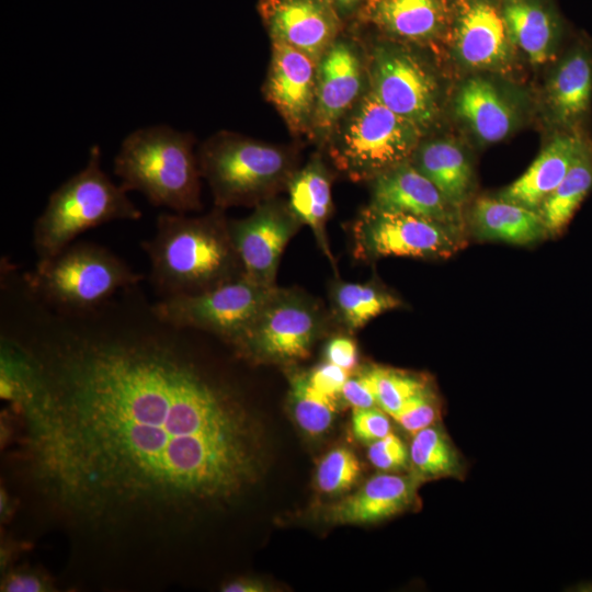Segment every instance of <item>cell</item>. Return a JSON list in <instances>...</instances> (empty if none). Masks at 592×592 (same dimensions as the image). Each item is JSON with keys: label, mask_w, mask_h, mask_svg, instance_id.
<instances>
[{"label": "cell", "mask_w": 592, "mask_h": 592, "mask_svg": "<svg viewBox=\"0 0 592 592\" xmlns=\"http://www.w3.org/2000/svg\"><path fill=\"white\" fill-rule=\"evenodd\" d=\"M548 101L561 123L580 119L592 99V60L581 48L567 54L555 68L548 82Z\"/></svg>", "instance_id": "4316f807"}, {"label": "cell", "mask_w": 592, "mask_h": 592, "mask_svg": "<svg viewBox=\"0 0 592 592\" xmlns=\"http://www.w3.org/2000/svg\"><path fill=\"white\" fill-rule=\"evenodd\" d=\"M300 226L287 202L276 197L255 205L242 219L229 220L243 276L264 287L276 286L281 257Z\"/></svg>", "instance_id": "7c38bea8"}, {"label": "cell", "mask_w": 592, "mask_h": 592, "mask_svg": "<svg viewBox=\"0 0 592 592\" xmlns=\"http://www.w3.org/2000/svg\"><path fill=\"white\" fill-rule=\"evenodd\" d=\"M367 457L377 469L395 471L407 466L409 453L399 436L391 432L369 444Z\"/></svg>", "instance_id": "836d02e7"}, {"label": "cell", "mask_w": 592, "mask_h": 592, "mask_svg": "<svg viewBox=\"0 0 592 592\" xmlns=\"http://www.w3.org/2000/svg\"><path fill=\"white\" fill-rule=\"evenodd\" d=\"M454 103L457 115L482 143L501 141L515 127L514 109L485 78L467 79L459 87Z\"/></svg>", "instance_id": "cb8c5ba5"}, {"label": "cell", "mask_w": 592, "mask_h": 592, "mask_svg": "<svg viewBox=\"0 0 592 592\" xmlns=\"http://www.w3.org/2000/svg\"><path fill=\"white\" fill-rule=\"evenodd\" d=\"M423 134L385 106L368 88L339 122L325 146L339 172L354 182H371L410 161Z\"/></svg>", "instance_id": "8992f818"}, {"label": "cell", "mask_w": 592, "mask_h": 592, "mask_svg": "<svg viewBox=\"0 0 592 592\" xmlns=\"http://www.w3.org/2000/svg\"><path fill=\"white\" fill-rule=\"evenodd\" d=\"M361 474V463L355 454L346 447H335L318 464L316 485L321 492L335 496L352 489Z\"/></svg>", "instance_id": "1f68e13d"}, {"label": "cell", "mask_w": 592, "mask_h": 592, "mask_svg": "<svg viewBox=\"0 0 592 592\" xmlns=\"http://www.w3.org/2000/svg\"><path fill=\"white\" fill-rule=\"evenodd\" d=\"M502 18L513 45L534 65L545 64L557 49L558 30L551 14L534 0H506Z\"/></svg>", "instance_id": "484cf974"}, {"label": "cell", "mask_w": 592, "mask_h": 592, "mask_svg": "<svg viewBox=\"0 0 592 592\" xmlns=\"http://www.w3.org/2000/svg\"><path fill=\"white\" fill-rule=\"evenodd\" d=\"M340 396L352 406L353 409H366L377 406L372 385L364 371L349 376L342 387Z\"/></svg>", "instance_id": "f35d334b"}, {"label": "cell", "mask_w": 592, "mask_h": 592, "mask_svg": "<svg viewBox=\"0 0 592 592\" xmlns=\"http://www.w3.org/2000/svg\"><path fill=\"white\" fill-rule=\"evenodd\" d=\"M371 182V205L431 218L466 230L463 213L452 206L411 161L382 173Z\"/></svg>", "instance_id": "2e32d148"}, {"label": "cell", "mask_w": 592, "mask_h": 592, "mask_svg": "<svg viewBox=\"0 0 592 592\" xmlns=\"http://www.w3.org/2000/svg\"><path fill=\"white\" fill-rule=\"evenodd\" d=\"M367 65L358 45L339 36L318 61L310 139L325 146L344 115L368 89Z\"/></svg>", "instance_id": "4fadbf2b"}, {"label": "cell", "mask_w": 592, "mask_h": 592, "mask_svg": "<svg viewBox=\"0 0 592 592\" xmlns=\"http://www.w3.org/2000/svg\"><path fill=\"white\" fill-rule=\"evenodd\" d=\"M0 587L5 592H44L57 588L46 572L23 566L5 570Z\"/></svg>", "instance_id": "d590c367"}, {"label": "cell", "mask_w": 592, "mask_h": 592, "mask_svg": "<svg viewBox=\"0 0 592 592\" xmlns=\"http://www.w3.org/2000/svg\"><path fill=\"white\" fill-rule=\"evenodd\" d=\"M318 61L282 43L272 42L264 84L266 100L295 136L310 139L317 89Z\"/></svg>", "instance_id": "5bb4252c"}, {"label": "cell", "mask_w": 592, "mask_h": 592, "mask_svg": "<svg viewBox=\"0 0 592 592\" xmlns=\"http://www.w3.org/2000/svg\"><path fill=\"white\" fill-rule=\"evenodd\" d=\"M422 480L409 476L379 474L355 493L331 505L327 519L337 524H369L391 517L412 505Z\"/></svg>", "instance_id": "ac0fdd59"}, {"label": "cell", "mask_w": 592, "mask_h": 592, "mask_svg": "<svg viewBox=\"0 0 592 592\" xmlns=\"http://www.w3.org/2000/svg\"><path fill=\"white\" fill-rule=\"evenodd\" d=\"M592 190V150L588 147L538 208L549 238L560 236Z\"/></svg>", "instance_id": "83f0119b"}, {"label": "cell", "mask_w": 592, "mask_h": 592, "mask_svg": "<svg viewBox=\"0 0 592 592\" xmlns=\"http://www.w3.org/2000/svg\"><path fill=\"white\" fill-rule=\"evenodd\" d=\"M368 88L389 110L423 133L440 112L437 82L429 68L397 44H377L366 60Z\"/></svg>", "instance_id": "8fae6325"}, {"label": "cell", "mask_w": 592, "mask_h": 592, "mask_svg": "<svg viewBox=\"0 0 592 592\" xmlns=\"http://www.w3.org/2000/svg\"><path fill=\"white\" fill-rule=\"evenodd\" d=\"M289 400L299 428L310 436L323 434L331 426L337 412V398L315 389L307 373L289 376Z\"/></svg>", "instance_id": "f546056e"}, {"label": "cell", "mask_w": 592, "mask_h": 592, "mask_svg": "<svg viewBox=\"0 0 592 592\" xmlns=\"http://www.w3.org/2000/svg\"><path fill=\"white\" fill-rule=\"evenodd\" d=\"M334 325L330 310L299 288L275 287L254 321L232 344L253 361L306 360L315 343Z\"/></svg>", "instance_id": "ba28073f"}, {"label": "cell", "mask_w": 592, "mask_h": 592, "mask_svg": "<svg viewBox=\"0 0 592 592\" xmlns=\"http://www.w3.org/2000/svg\"><path fill=\"white\" fill-rule=\"evenodd\" d=\"M327 362L352 372L358 362V349L355 340L349 334H335L331 337L323 350Z\"/></svg>", "instance_id": "74e56055"}, {"label": "cell", "mask_w": 592, "mask_h": 592, "mask_svg": "<svg viewBox=\"0 0 592 592\" xmlns=\"http://www.w3.org/2000/svg\"><path fill=\"white\" fill-rule=\"evenodd\" d=\"M220 590L225 592H264L269 589L267 585L260 580L239 578L224 583Z\"/></svg>", "instance_id": "ab89813d"}, {"label": "cell", "mask_w": 592, "mask_h": 592, "mask_svg": "<svg viewBox=\"0 0 592 592\" xmlns=\"http://www.w3.org/2000/svg\"><path fill=\"white\" fill-rule=\"evenodd\" d=\"M275 287H264L241 276L202 293L163 297L151 311L172 328L207 331L234 344L254 321Z\"/></svg>", "instance_id": "30bf717a"}, {"label": "cell", "mask_w": 592, "mask_h": 592, "mask_svg": "<svg viewBox=\"0 0 592 592\" xmlns=\"http://www.w3.org/2000/svg\"><path fill=\"white\" fill-rule=\"evenodd\" d=\"M341 18L358 12L367 0H328Z\"/></svg>", "instance_id": "60d3db41"}, {"label": "cell", "mask_w": 592, "mask_h": 592, "mask_svg": "<svg viewBox=\"0 0 592 592\" xmlns=\"http://www.w3.org/2000/svg\"><path fill=\"white\" fill-rule=\"evenodd\" d=\"M467 242L465 229L371 204L352 225L353 255L363 262L387 257L444 260L464 249Z\"/></svg>", "instance_id": "9c48e42d"}, {"label": "cell", "mask_w": 592, "mask_h": 592, "mask_svg": "<svg viewBox=\"0 0 592 592\" xmlns=\"http://www.w3.org/2000/svg\"><path fill=\"white\" fill-rule=\"evenodd\" d=\"M202 178L215 206H251L276 197L298 169L295 148L221 130L197 151Z\"/></svg>", "instance_id": "277c9868"}, {"label": "cell", "mask_w": 592, "mask_h": 592, "mask_svg": "<svg viewBox=\"0 0 592 592\" xmlns=\"http://www.w3.org/2000/svg\"><path fill=\"white\" fill-rule=\"evenodd\" d=\"M412 435L409 459L422 481L463 473L460 456L441 429L431 425Z\"/></svg>", "instance_id": "f1b7e54d"}, {"label": "cell", "mask_w": 592, "mask_h": 592, "mask_svg": "<svg viewBox=\"0 0 592 592\" xmlns=\"http://www.w3.org/2000/svg\"><path fill=\"white\" fill-rule=\"evenodd\" d=\"M363 371L372 385L377 407L391 418L410 397L429 384L424 376L402 369L372 365Z\"/></svg>", "instance_id": "4dcf8cb0"}, {"label": "cell", "mask_w": 592, "mask_h": 592, "mask_svg": "<svg viewBox=\"0 0 592 592\" xmlns=\"http://www.w3.org/2000/svg\"><path fill=\"white\" fill-rule=\"evenodd\" d=\"M195 138L167 125L128 134L114 159V173L126 191H138L155 206L175 213L201 210V170Z\"/></svg>", "instance_id": "3957f363"}, {"label": "cell", "mask_w": 592, "mask_h": 592, "mask_svg": "<svg viewBox=\"0 0 592 592\" xmlns=\"http://www.w3.org/2000/svg\"><path fill=\"white\" fill-rule=\"evenodd\" d=\"M258 10L272 42L316 61L340 36L341 16L328 0H260Z\"/></svg>", "instance_id": "9a60e30c"}, {"label": "cell", "mask_w": 592, "mask_h": 592, "mask_svg": "<svg viewBox=\"0 0 592 592\" xmlns=\"http://www.w3.org/2000/svg\"><path fill=\"white\" fill-rule=\"evenodd\" d=\"M389 417L379 407L353 409L352 430L355 437L366 443H373L385 437L391 433Z\"/></svg>", "instance_id": "e575fe53"}, {"label": "cell", "mask_w": 592, "mask_h": 592, "mask_svg": "<svg viewBox=\"0 0 592 592\" xmlns=\"http://www.w3.org/2000/svg\"><path fill=\"white\" fill-rule=\"evenodd\" d=\"M410 161L462 212L473 194L475 172L468 155L457 143L448 138L421 140Z\"/></svg>", "instance_id": "603a6c76"}, {"label": "cell", "mask_w": 592, "mask_h": 592, "mask_svg": "<svg viewBox=\"0 0 592 592\" xmlns=\"http://www.w3.org/2000/svg\"><path fill=\"white\" fill-rule=\"evenodd\" d=\"M332 174L321 155H314L298 168L286 187L287 204L301 223L312 231L316 242L335 274L337 264L327 238L326 226L332 212Z\"/></svg>", "instance_id": "7402d4cb"}, {"label": "cell", "mask_w": 592, "mask_h": 592, "mask_svg": "<svg viewBox=\"0 0 592 592\" xmlns=\"http://www.w3.org/2000/svg\"><path fill=\"white\" fill-rule=\"evenodd\" d=\"M512 45L502 14L492 4L473 0L463 5L455 34V52L463 65L500 69L510 61Z\"/></svg>", "instance_id": "e0dca14e"}, {"label": "cell", "mask_w": 592, "mask_h": 592, "mask_svg": "<svg viewBox=\"0 0 592 592\" xmlns=\"http://www.w3.org/2000/svg\"><path fill=\"white\" fill-rule=\"evenodd\" d=\"M143 280L104 247L71 243L55 257L38 261L26 276L31 291L45 301L70 311L95 308L117 289Z\"/></svg>", "instance_id": "52a82bcc"}, {"label": "cell", "mask_w": 592, "mask_h": 592, "mask_svg": "<svg viewBox=\"0 0 592 592\" xmlns=\"http://www.w3.org/2000/svg\"><path fill=\"white\" fill-rule=\"evenodd\" d=\"M329 300L334 325L350 333L402 306L401 299L377 280L353 283L335 278L329 287Z\"/></svg>", "instance_id": "d4e9b609"}, {"label": "cell", "mask_w": 592, "mask_h": 592, "mask_svg": "<svg viewBox=\"0 0 592 592\" xmlns=\"http://www.w3.org/2000/svg\"><path fill=\"white\" fill-rule=\"evenodd\" d=\"M467 235L480 242L534 246L549 238L538 210L500 197H479L465 219Z\"/></svg>", "instance_id": "d6986e66"}, {"label": "cell", "mask_w": 592, "mask_h": 592, "mask_svg": "<svg viewBox=\"0 0 592 592\" xmlns=\"http://www.w3.org/2000/svg\"><path fill=\"white\" fill-rule=\"evenodd\" d=\"M588 147L577 135L555 137L524 173L502 190L498 197L538 210Z\"/></svg>", "instance_id": "ffe728a7"}, {"label": "cell", "mask_w": 592, "mask_h": 592, "mask_svg": "<svg viewBox=\"0 0 592 592\" xmlns=\"http://www.w3.org/2000/svg\"><path fill=\"white\" fill-rule=\"evenodd\" d=\"M358 12L383 33L412 43L436 38L446 22L444 0H367Z\"/></svg>", "instance_id": "44dd1931"}, {"label": "cell", "mask_w": 592, "mask_h": 592, "mask_svg": "<svg viewBox=\"0 0 592 592\" xmlns=\"http://www.w3.org/2000/svg\"><path fill=\"white\" fill-rule=\"evenodd\" d=\"M101 167V150L92 146L86 167L48 197L33 228L38 261L66 249L83 231L113 220H137L141 212Z\"/></svg>", "instance_id": "5b68a950"}, {"label": "cell", "mask_w": 592, "mask_h": 592, "mask_svg": "<svg viewBox=\"0 0 592 592\" xmlns=\"http://www.w3.org/2000/svg\"><path fill=\"white\" fill-rule=\"evenodd\" d=\"M0 394L2 519L22 543L58 536L72 588L172 587L198 513L231 504L259 474L243 400L169 339L20 341Z\"/></svg>", "instance_id": "6da1fadb"}, {"label": "cell", "mask_w": 592, "mask_h": 592, "mask_svg": "<svg viewBox=\"0 0 592 592\" xmlns=\"http://www.w3.org/2000/svg\"><path fill=\"white\" fill-rule=\"evenodd\" d=\"M440 413L439 400L430 384L410 397L392 417L411 434L434 424Z\"/></svg>", "instance_id": "d6a6232c"}, {"label": "cell", "mask_w": 592, "mask_h": 592, "mask_svg": "<svg viewBox=\"0 0 592 592\" xmlns=\"http://www.w3.org/2000/svg\"><path fill=\"white\" fill-rule=\"evenodd\" d=\"M225 209L190 217L162 213L156 234L141 242L150 261V278L164 295L202 293L243 276Z\"/></svg>", "instance_id": "7a4b0ae2"}, {"label": "cell", "mask_w": 592, "mask_h": 592, "mask_svg": "<svg viewBox=\"0 0 592 592\" xmlns=\"http://www.w3.org/2000/svg\"><path fill=\"white\" fill-rule=\"evenodd\" d=\"M307 374L309 383L315 389L338 399L351 372L326 361Z\"/></svg>", "instance_id": "8d00e7d4"}]
</instances>
